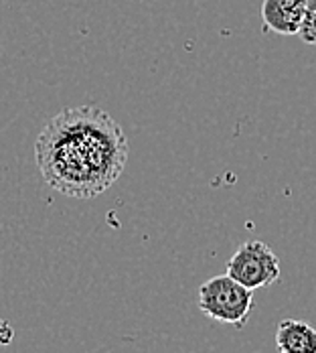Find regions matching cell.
I'll return each instance as SVG.
<instances>
[{
  "label": "cell",
  "mask_w": 316,
  "mask_h": 353,
  "mask_svg": "<svg viewBox=\"0 0 316 353\" xmlns=\"http://www.w3.org/2000/svg\"><path fill=\"white\" fill-rule=\"evenodd\" d=\"M280 272V258L260 240L244 242L227 260V274L251 290L278 283Z\"/></svg>",
  "instance_id": "3957f363"
},
{
  "label": "cell",
  "mask_w": 316,
  "mask_h": 353,
  "mask_svg": "<svg viewBox=\"0 0 316 353\" xmlns=\"http://www.w3.org/2000/svg\"><path fill=\"white\" fill-rule=\"evenodd\" d=\"M130 144L122 126L104 108L83 104L53 116L35 141V163L43 181L73 199H94L122 176Z\"/></svg>",
  "instance_id": "6da1fadb"
},
{
  "label": "cell",
  "mask_w": 316,
  "mask_h": 353,
  "mask_svg": "<svg viewBox=\"0 0 316 353\" xmlns=\"http://www.w3.org/2000/svg\"><path fill=\"white\" fill-rule=\"evenodd\" d=\"M298 35L306 45H316V0H308L304 23H302Z\"/></svg>",
  "instance_id": "8992f818"
},
{
  "label": "cell",
  "mask_w": 316,
  "mask_h": 353,
  "mask_svg": "<svg viewBox=\"0 0 316 353\" xmlns=\"http://www.w3.org/2000/svg\"><path fill=\"white\" fill-rule=\"evenodd\" d=\"M308 0H264L262 19L264 27L272 33L292 37L300 33Z\"/></svg>",
  "instance_id": "277c9868"
},
{
  "label": "cell",
  "mask_w": 316,
  "mask_h": 353,
  "mask_svg": "<svg viewBox=\"0 0 316 353\" xmlns=\"http://www.w3.org/2000/svg\"><path fill=\"white\" fill-rule=\"evenodd\" d=\"M280 353H316V329L298 319H284L276 327Z\"/></svg>",
  "instance_id": "5b68a950"
},
{
  "label": "cell",
  "mask_w": 316,
  "mask_h": 353,
  "mask_svg": "<svg viewBox=\"0 0 316 353\" xmlns=\"http://www.w3.org/2000/svg\"><path fill=\"white\" fill-rule=\"evenodd\" d=\"M199 309L205 317L244 329L253 309V290L227 272L199 286Z\"/></svg>",
  "instance_id": "7a4b0ae2"
}]
</instances>
